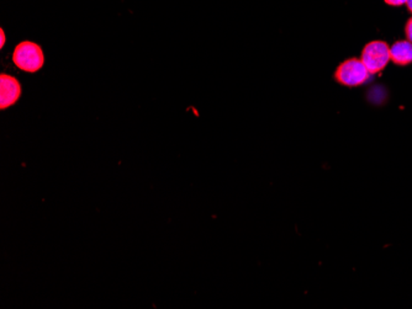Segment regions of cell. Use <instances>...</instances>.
<instances>
[{
    "instance_id": "2",
    "label": "cell",
    "mask_w": 412,
    "mask_h": 309,
    "mask_svg": "<svg viewBox=\"0 0 412 309\" xmlns=\"http://www.w3.org/2000/svg\"><path fill=\"white\" fill-rule=\"evenodd\" d=\"M370 73L363 62L357 58H350L341 64L336 71V81L340 84L350 88L360 86L368 81Z\"/></svg>"
},
{
    "instance_id": "9",
    "label": "cell",
    "mask_w": 412,
    "mask_h": 309,
    "mask_svg": "<svg viewBox=\"0 0 412 309\" xmlns=\"http://www.w3.org/2000/svg\"><path fill=\"white\" fill-rule=\"evenodd\" d=\"M406 5H408V9L412 13V0H408Z\"/></svg>"
},
{
    "instance_id": "1",
    "label": "cell",
    "mask_w": 412,
    "mask_h": 309,
    "mask_svg": "<svg viewBox=\"0 0 412 309\" xmlns=\"http://www.w3.org/2000/svg\"><path fill=\"white\" fill-rule=\"evenodd\" d=\"M13 62L21 71L35 73L43 67L45 57L42 49L36 43L24 41L15 47Z\"/></svg>"
},
{
    "instance_id": "4",
    "label": "cell",
    "mask_w": 412,
    "mask_h": 309,
    "mask_svg": "<svg viewBox=\"0 0 412 309\" xmlns=\"http://www.w3.org/2000/svg\"><path fill=\"white\" fill-rule=\"evenodd\" d=\"M0 109L4 110L16 104L21 95V86L14 76L8 74L0 76Z\"/></svg>"
},
{
    "instance_id": "8",
    "label": "cell",
    "mask_w": 412,
    "mask_h": 309,
    "mask_svg": "<svg viewBox=\"0 0 412 309\" xmlns=\"http://www.w3.org/2000/svg\"><path fill=\"white\" fill-rule=\"evenodd\" d=\"M0 38H1V45H0V46H1V48L4 47V45H5V34H4V30L1 29L0 30Z\"/></svg>"
},
{
    "instance_id": "5",
    "label": "cell",
    "mask_w": 412,
    "mask_h": 309,
    "mask_svg": "<svg viewBox=\"0 0 412 309\" xmlns=\"http://www.w3.org/2000/svg\"><path fill=\"white\" fill-rule=\"evenodd\" d=\"M390 58L398 66H408L412 63V42L398 41L390 47Z\"/></svg>"
},
{
    "instance_id": "3",
    "label": "cell",
    "mask_w": 412,
    "mask_h": 309,
    "mask_svg": "<svg viewBox=\"0 0 412 309\" xmlns=\"http://www.w3.org/2000/svg\"><path fill=\"white\" fill-rule=\"evenodd\" d=\"M360 61L363 62L370 74H375L383 71L391 61L390 47L384 41H372L368 43L362 52Z\"/></svg>"
},
{
    "instance_id": "7",
    "label": "cell",
    "mask_w": 412,
    "mask_h": 309,
    "mask_svg": "<svg viewBox=\"0 0 412 309\" xmlns=\"http://www.w3.org/2000/svg\"><path fill=\"white\" fill-rule=\"evenodd\" d=\"M388 5H393V6H400V5L406 4L408 0H384Z\"/></svg>"
},
{
    "instance_id": "6",
    "label": "cell",
    "mask_w": 412,
    "mask_h": 309,
    "mask_svg": "<svg viewBox=\"0 0 412 309\" xmlns=\"http://www.w3.org/2000/svg\"><path fill=\"white\" fill-rule=\"evenodd\" d=\"M405 33H406V37H408V41L412 42V18L408 20V24H406V28H405Z\"/></svg>"
}]
</instances>
